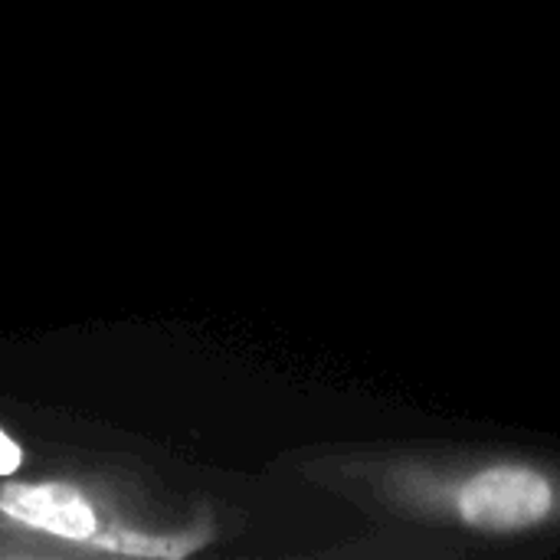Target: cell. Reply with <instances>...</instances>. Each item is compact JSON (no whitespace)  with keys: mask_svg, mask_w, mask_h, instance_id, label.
<instances>
[{"mask_svg":"<svg viewBox=\"0 0 560 560\" xmlns=\"http://www.w3.org/2000/svg\"><path fill=\"white\" fill-rule=\"evenodd\" d=\"M0 509L10 518L62 541H89L95 535L92 505L72 486H62V482L10 486L0 495Z\"/></svg>","mask_w":560,"mask_h":560,"instance_id":"7a4b0ae2","label":"cell"},{"mask_svg":"<svg viewBox=\"0 0 560 560\" xmlns=\"http://www.w3.org/2000/svg\"><path fill=\"white\" fill-rule=\"evenodd\" d=\"M20 469V450L13 446V440L0 430V476H13Z\"/></svg>","mask_w":560,"mask_h":560,"instance_id":"3957f363","label":"cell"},{"mask_svg":"<svg viewBox=\"0 0 560 560\" xmlns=\"http://www.w3.org/2000/svg\"><path fill=\"white\" fill-rule=\"evenodd\" d=\"M305 479L361 515L476 545L560 541V456L495 446H338Z\"/></svg>","mask_w":560,"mask_h":560,"instance_id":"6da1fadb","label":"cell"}]
</instances>
